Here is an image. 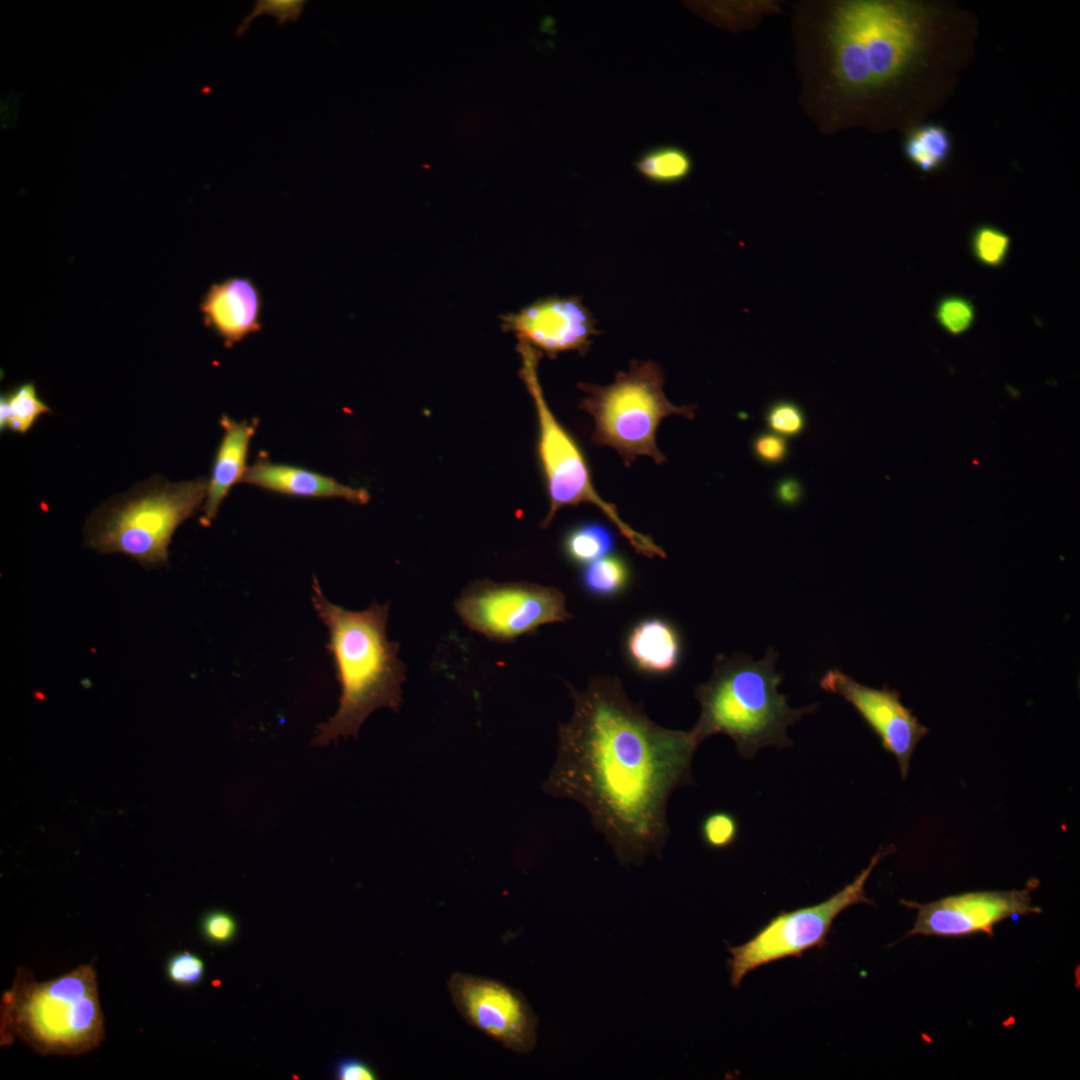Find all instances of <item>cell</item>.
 Here are the masks:
<instances>
[{
	"label": "cell",
	"mask_w": 1080,
	"mask_h": 1080,
	"mask_svg": "<svg viewBox=\"0 0 1080 1080\" xmlns=\"http://www.w3.org/2000/svg\"><path fill=\"white\" fill-rule=\"evenodd\" d=\"M934 316L947 333L958 336L972 327L976 311L973 303L965 297L947 295L936 304Z\"/></svg>",
	"instance_id": "27"
},
{
	"label": "cell",
	"mask_w": 1080,
	"mask_h": 1080,
	"mask_svg": "<svg viewBox=\"0 0 1080 1080\" xmlns=\"http://www.w3.org/2000/svg\"><path fill=\"white\" fill-rule=\"evenodd\" d=\"M901 903L917 911L906 937L991 935L995 925L1003 920L1042 912L1033 903L1029 886L1020 890L967 892L924 904L908 900Z\"/></svg>",
	"instance_id": "12"
},
{
	"label": "cell",
	"mask_w": 1080,
	"mask_h": 1080,
	"mask_svg": "<svg viewBox=\"0 0 1080 1080\" xmlns=\"http://www.w3.org/2000/svg\"><path fill=\"white\" fill-rule=\"evenodd\" d=\"M219 424L223 435L213 458L210 477L207 479V492L200 517L203 527L211 525L233 486L243 482L248 469L250 443L259 421L257 418L236 421L223 414Z\"/></svg>",
	"instance_id": "16"
},
{
	"label": "cell",
	"mask_w": 1080,
	"mask_h": 1080,
	"mask_svg": "<svg viewBox=\"0 0 1080 1080\" xmlns=\"http://www.w3.org/2000/svg\"><path fill=\"white\" fill-rule=\"evenodd\" d=\"M750 446L755 459L764 465H780L789 456L787 439L771 431L757 433Z\"/></svg>",
	"instance_id": "31"
},
{
	"label": "cell",
	"mask_w": 1080,
	"mask_h": 1080,
	"mask_svg": "<svg viewBox=\"0 0 1080 1080\" xmlns=\"http://www.w3.org/2000/svg\"><path fill=\"white\" fill-rule=\"evenodd\" d=\"M334 1074L339 1080H375V1071L363 1060L346 1056L334 1064Z\"/></svg>",
	"instance_id": "33"
},
{
	"label": "cell",
	"mask_w": 1080,
	"mask_h": 1080,
	"mask_svg": "<svg viewBox=\"0 0 1080 1080\" xmlns=\"http://www.w3.org/2000/svg\"><path fill=\"white\" fill-rule=\"evenodd\" d=\"M625 647L633 666L650 675L672 672L679 664L682 650L677 629L658 617L636 623L627 635Z\"/></svg>",
	"instance_id": "19"
},
{
	"label": "cell",
	"mask_w": 1080,
	"mask_h": 1080,
	"mask_svg": "<svg viewBox=\"0 0 1080 1080\" xmlns=\"http://www.w3.org/2000/svg\"><path fill=\"white\" fill-rule=\"evenodd\" d=\"M738 834V820L732 813L725 810L710 812L700 824L702 841L714 850L729 848L735 843Z\"/></svg>",
	"instance_id": "28"
},
{
	"label": "cell",
	"mask_w": 1080,
	"mask_h": 1080,
	"mask_svg": "<svg viewBox=\"0 0 1080 1080\" xmlns=\"http://www.w3.org/2000/svg\"><path fill=\"white\" fill-rule=\"evenodd\" d=\"M517 350L522 364L520 376L536 410L537 455L549 498V510L541 527L546 529L558 510L565 506L592 504L616 526L637 553L664 558L665 551L650 536L634 530L619 516L616 506L602 499L596 491L582 448L556 419L545 400L537 375L539 351L523 341L518 342Z\"/></svg>",
	"instance_id": "7"
},
{
	"label": "cell",
	"mask_w": 1080,
	"mask_h": 1080,
	"mask_svg": "<svg viewBox=\"0 0 1080 1080\" xmlns=\"http://www.w3.org/2000/svg\"><path fill=\"white\" fill-rule=\"evenodd\" d=\"M166 975L174 984L193 986L203 978L204 963L191 952H178L167 960Z\"/></svg>",
	"instance_id": "30"
},
{
	"label": "cell",
	"mask_w": 1080,
	"mask_h": 1080,
	"mask_svg": "<svg viewBox=\"0 0 1080 1080\" xmlns=\"http://www.w3.org/2000/svg\"><path fill=\"white\" fill-rule=\"evenodd\" d=\"M105 1038L97 974L91 964L38 982L18 967L1 997L0 1046L16 1039L41 1055L77 1056Z\"/></svg>",
	"instance_id": "4"
},
{
	"label": "cell",
	"mask_w": 1080,
	"mask_h": 1080,
	"mask_svg": "<svg viewBox=\"0 0 1080 1080\" xmlns=\"http://www.w3.org/2000/svg\"><path fill=\"white\" fill-rule=\"evenodd\" d=\"M664 380L657 363L634 360L608 386L580 382L577 386L586 396L579 407L594 421L592 442L614 449L627 467L638 456L665 463L656 442L660 422L671 415L694 419L697 406L671 403L664 393Z\"/></svg>",
	"instance_id": "6"
},
{
	"label": "cell",
	"mask_w": 1080,
	"mask_h": 1080,
	"mask_svg": "<svg viewBox=\"0 0 1080 1080\" xmlns=\"http://www.w3.org/2000/svg\"><path fill=\"white\" fill-rule=\"evenodd\" d=\"M639 175L650 183L671 185L689 177L693 161L683 148L663 144L643 151L634 162Z\"/></svg>",
	"instance_id": "20"
},
{
	"label": "cell",
	"mask_w": 1080,
	"mask_h": 1080,
	"mask_svg": "<svg viewBox=\"0 0 1080 1080\" xmlns=\"http://www.w3.org/2000/svg\"><path fill=\"white\" fill-rule=\"evenodd\" d=\"M895 851L893 845L880 847L868 866L843 889L828 899L807 907L780 912L742 945L729 947L727 961L730 983L737 988L753 970L788 957H801L813 948L827 945L834 920L856 904H873L865 884L878 863Z\"/></svg>",
	"instance_id": "8"
},
{
	"label": "cell",
	"mask_w": 1080,
	"mask_h": 1080,
	"mask_svg": "<svg viewBox=\"0 0 1080 1080\" xmlns=\"http://www.w3.org/2000/svg\"><path fill=\"white\" fill-rule=\"evenodd\" d=\"M502 327L550 358L568 351L584 355L592 337L600 333L593 314L577 296L539 299L503 316Z\"/></svg>",
	"instance_id": "14"
},
{
	"label": "cell",
	"mask_w": 1080,
	"mask_h": 1080,
	"mask_svg": "<svg viewBox=\"0 0 1080 1080\" xmlns=\"http://www.w3.org/2000/svg\"><path fill=\"white\" fill-rule=\"evenodd\" d=\"M243 482L291 497L342 498L355 504H366L370 499L366 489L343 484L310 469L275 463L261 455L248 467Z\"/></svg>",
	"instance_id": "17"
},
{
	"label": "cell",
	"mask_w": 1080,
	"mask_h": 1080,
	"mask_svg": "<svg viewBox=\"0 0 1080 1080\" xmlns=\"http://www.w3.org/2000/svg\"><path fill=\"white\" fill-rule=\"evenodd\" d=\"M46 413L51 409L38 395L35 384L23 383L1 394L0 430L25 434Z\"/></svg>",
	"instance_id": "21"
},
{
	"label": "cell",
	"mask_w": 1080,
	"mask_h": 1080,
	"mask_svg": "<svg viewBox=\"0 0 1080 1080\" xmlns=\"http://www.w3.org/2000/svg\"><path fill=\"white\" fill-rule=\"evenodd\" d=\"M201 929L204 937L211 943L224 944L234 937L236 922L224 911H211L203 917Z\"/></svg>",
	"instance_id": "32"
},
{
	"label": "cell",
	"mask_w": 1080,
	"mask_h": 1080,
	"mask_svg": "<svg viewBox=\"0 0 1080 1080\" xmlns=\"http://www.w3.org/2000/svg\"><path fill=\"white\" fill-rule=\"evenodd\" d=\"M1011 239L1003 230L992 225L975 228L970 237L973 257L989 268H999L1007 260Z\"/></svg>",
	"instance_id": "25"
},
{
	"label": "cell",
	"mask_w": 1080,
	"mask_h": 1080,
	"mask_svg": "<svg viewBox=\"0 0 1080 1080\" xmlns=\"http://www.w3.org/2000/svg\"><path fill=\"white\" fill-rule=\"evenodd\" d=\"M455 610L471 630L496 641H512L538 627L572 617L554 587L478 580L464 589Z\"/></svg>",
	"instance_id": "9"
},
{
	"label": "cell",
	"mask_w": 1080,
	"mask_h": 1080,
	"mask_svg": "<svg viewBox=\"0 0 1080 1080\" xmlns=\"http://www.w3.org/2000/svg\"><path fill=\"white\" fill-rule=\"evenodd\" d=\"M305 4V0H257L254 8L237 27L236 36L244 34L250 28L251 22L264 14L275 17L279 26L285 25L288 20L296 22L302 15Z\"/></svg>",
	"instance_id": "29"
},
{
	"label": "cell",
	"mask_w": 1080,
	"mask_h": 1080,
	"mask_svg": "<svg viewBox=\"0 0 1080 1080\" xmlns=\"http://www.w3.org/2000/svg\"><path fill=\"white\" fill-rule=\"evenodd\" d=\"M839 8L863 41L875 87L898 77L918 51L923 12L915 5L879 1L847 2Z\"/></svg>",
	"instance_id": "11"
},
{
	"label": "cell",
	"mask_w": 1080,
	"mask_h": 1080,
	"mask_svg": "<svg viewBox=\"0 0 1080 1080\" xmlns=\"http://www.w3.org/2000/svg\"><path fill=\"white\" fill-rule=\"evenodd\" d=\"M777 656L770 647L758 661L742 654L716 657L712 677L695 689L701 712L690 731L698 744L724 734L747 759L767 746L793 744L788 727L813 712L817 704L802 708L788 705L786 696L778 691L783 677L775 670Z\"/></svg>",
	"instance_id": "3"
},
{
	"label": "cell",
	"mask_w": 1080,
	"mask_h": 1080,
	"mask_svg": "<svg viewBox=\"0 0 1080 1080\" xmlns=\"http://www.w3.org/2000/svg\"><path fill=\"white\" fill-rule=\"evenodd\" d=\"M827 43L835 87L848 94L875 88L863 41L839 7L830 21Z\"/></svg>",
	"instance_id": "18"
},
{
	"label": "cell",
	"mask_w": 1080,
	"mask_h": 1080,
	"mask_svg": "<svg viewBox=\"0 0 1080 1080\" xmlns=\"http://www.w3.org/2000/svg\"><path fill=\"white\" fill-rule=\"evenodd\" d=\"M447 990L469 1026L518 1054H529L536 1047L538 1017L520 990L460 971L450 975Z\"/></svg>",
	"instance_id": "10"
},
{
	"label": "cell",
	"mask_w": 1080,
	"mask_h": 1080,
	"mask_svg": "<svg viewBox=\"0 0 1080 1080\" xmlns=\"http://www.w3.org/2000/svg\"><path fill=\"white\" fill-rule=\"evenodd\" d=\"M630 577L631 571L626 559L619 554L610 553L585 565L580 582L586 592L607 598L623 592L630 582Z\"/></svg>",
	"instance_id": "24"
},
{
	"label": "cell",
	"mask_w": 1080,
	"mask_h": 1080,
	"mask_svg": "<svg viewBox=\"0 0 1080 1080\" xmlns=\"http://www.w3.org/2000/svg\"><path fill=\"white\" fill-rule=\"evenodd\" d=\"M312 604L328 630L325 648L341 691L337 711L315 731L313 745L325 746L339 738L357 737L367 717L378 708L397 712L403 702L406 666L398 657L399 644L387 637L389 602H372L361 611L347 610L331 603L313 577Z\"/></svg>",
	"instance_id": "2"
},
{
	"label": "cell",
	"mask_w": 1080,
	"mask_h": 1080,
	"mask_svg": "<svg viewBox=\"0 0 1080 1080\" xmlns=\"http://www.w3.org/2000/svg\"><path fill=\"white\" fill-rule=\"evenodd\" d=\"M903 150L908 161L919 170L932 172L948 160L952 141L943 126L926 124L914 129L906 137Z\"/></svg>",
	"instance_id": "23"
},
{
	"label": "cell",
	"mask_w": 1080,
	"mask_h": 1080,
	"mask_svg": "<svg viewBox=\"0 0 1080 1080\" xmlns=\"http://www.w3.org/2000/svg\"><path fill=\"white\" fill-rule=\"evenodd\" d=\"M263 299L257 285L246 276L213 283L200 303L204 324L231 348L262 329Z\"/></svg>",
	"instance_id": "15"
},
{
	"label": "cell",
	"mask_w": 1080,
	"mask_h": 1080,
	"mask_svg": "<svg viewBox=\"0 0 1080 1080\" xmlns=\"http://www.w3.org/2000/svg\"><path fill=\"white\" fill-rule=\"evenodd\" d=\"M819 685L841 696L857 710L880 738L883 748L894 755L905 780L913 752L929 730L902 704L899 692L862 685L837 668L828 670Z\"/></svg>",
	"instance_id": "13"
},
{
	"label": "cell",
	"mask_w": 1080,
	"mask_h": 1080,
	"mask_svg": "<svg viewBox=\"0 0 1080 1080\" xmlns=\"http://www.w3.org/2000/svg\"><path fill=\"white\" fill-rule=\"evenodd\" d=\"M614 546L612 530L599 521H585L573 526L562 541L565 557L582 566L610 554Z\"/></svg>",
	"instance_id": "22"
},
{
	"label": "cell",
	"mask_w": 1080,
	"mask_h": 1080,
	"mask_svg": "<svg viewBox=\"0 0 1080 1080\" xmlns=\"http://www.w3.org/2000/svg\"><path fill=\"white\" fill-rule=\"evenodd\" d=\"M764 420L771 432L786 439L799 437L807 426L803 408L788 399L772 402L764 413Z\"/></svg>",
	"instance_id": "26"
},
{
	"label": "cell",
	"mask_w": 1080,
	"mask_h": 1080,
	"mask_svg": "<svg viewBox=\"0 0 1080 1080\" xmlns=\"http://www.w3.org/2000/svg\"><path fill=\"white\" fill-rule=\"evenodd\" d=\"M774 497L785 507L796 506L804 497L802 482L794 476L780 478L774 486Z\"/></svg>",
	"instance_id": "34"
},
{
	"label": "cell",
	"mask_w": 1080,
	"mask_h": 1080,
	"mask_svg": "<svg viewBox=\"0 0 1080 1080\" xmlns=\"http://www.w3.org/2000/svg\"><path fill=\"white\" fill-rule=\"evenodd\" d=\"M568 687L573 713L559 725L544 792L582 804L623 865L660 857L669 798L692 783L699 744L690 730L650 720L616 677H594L583 691Z\"/></svg>",
	"instance_id": "1"
},
{
	"label": "cell",
	"mask_w": 1080,
	"mask_h": 1080,
	"mask_svg": "<svg viewBox=\"0 0 1080 1080\" xmlns=\"http://www.w3.org/2000/svg\"><path fill=\"white\" fill-rule=\"evenodd\" d=\"M207 478L171 482L160 475L141 481L96 507L84 526L85 545L121 553L146 568L168 562L176 529L205 501Z\"/></svg>",
	"instance_id": "5"
}]
</instances>
